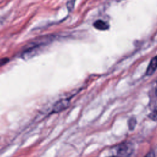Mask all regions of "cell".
Here are the masks:
<instances>
[{"label":"cell","instance_id":"obj_1","mask_svg":"<svg viewBox=\"0 0 157 157\" xmlns=\"http://www.w3.org/2000/svg\"><path fill=\"white\" fill-rule=\"evenodd\" d=\"M134 151V146L130 142L121 144L117 149L118 157H129Z\"/></svg>","mask_w":157,"mask_h":157},{"label":"cell","instance_id":"obj_2","mask_svg":"<svg viewBox=\"0 0 157 157\" xmlns=\"http://www.w3.org/2000/svg\"><path fill=\"white\" fill-rule=\"evenodd\" d=\"M69 105V100L64 99L56 102L53 108V112L58 113L67 109Z\"/></svg>","mask_w":157,"mask_h":157},{"label":"cell","instance_id":"obj_3","mask_svg":"<svg viewBox=\"0 0 157 157\" xmlns=\"http://www.w3.org/2000/svg\"><path fill=\"white\" fill-rule=\"evenodd\" d=\"M156 69H157V55L154 58H153L151 60L147 67L146 75H152Z\"/></svg>","mask_w":157,"mask_h":157},{"label":"cell","instance_id":"obj_4","mask_svg":"<svg viewBox=\"0 0 157 157\" xmlns=\"http://www.w3.org/2000/svg\"><path fill=\"white\" fill-rule=\"evenodd\" d=\"M93 26L98 29L99 30H106L109 28V25L108 24L102 21V20H97L96 21L94 24H93Z\"/></svg>","mask_w":157,"mask_h":157},{"label":"cell","instance_id":"obj_5","mask_svg":"<svg viewBox=\"0 0 157 157\" xmlns=\"http://www.w3.org/2000/svg\"><path fill=\"white\" fill-rule=\"evenodd\" d=\"M136 122H137L136 119L134 117H131L129 119L128 124V128H129V130L132 131L134 129V128L136 125Z\"/></svg>","mask_w":157,"mask_h":157},{"label":"cell","instance_id":"obj_6","mask_svg":"<svg viewBox=\"0 0 157 157\" xmlns=\"http://www.w3.org/2000/svg\"><path fill=\"white\" fill-rule=\"evenodd\" d=\"M148 117L153 120V121H157V109L153 110L149 115Z\"/></svg>","mask_w":157,"mask_h":157},{"label":"cell","instance_id":"obj_7","mask_svg":"<svg viewBox=\"0 0 157 157\" xmlns=\"http://www.w3.org/2000/svg\"><path fill=\"white\" fill-rule=\"evenodd\" d=\"M74 2H75V1L74 0H71L70 1H69L67 4V7L68 8V9H69L70 10L72 9L73 7H74Z\"/></svg>","mask_w":157,"mask_h":157},{"label":"cell","instance_id":"obj_8","mask_svg":"<svg viewBox=\"0 0 157 157\" xmlns=\"http://www.w3.org/2000/svg\"><path fill=\"white\" fill-rule=\"evenodd\" d=\"M9 59L7 58H1L0 59V67L7 64L9 62Z\"/></svg>","mask_w":157,"mask_h":157},{"label":"cell","instance_id":"obj_9","mask_svg":"<svg viewBox=\"0 0 157 157\" xmlns=\"http://www.w3.org/2000/svg\"><path fill=\"white\" fill-rule=\"evenodd\" d=\"M145 157H155V153H154L153 151H150L149 153H148L146 155Z\"/></svg>","mask_w":157,"mask_h":157},{"label":"cell","instance_id":"obj_10","mask_svg":"<svg viewBox=\"0 0 157 157\" xmlns=\"http://www.w3.org/2000/svg\"><path fill=\"white\" fill-rule=\"evenodd\" d=\"M155 95H156V97H157V83H156V86H155Z\"/></svg>","mask_w":157,"mask_h":157}]
</instances>
